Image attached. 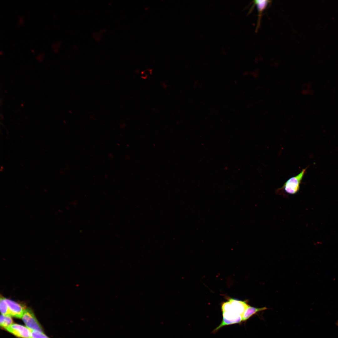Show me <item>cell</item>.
<instances>
[{"label":"cell","mask_w":338,"mask_h":338,"mask_svg":"<svg viewBox=\"0 0 338 338\" xmlns=\"http://www.w3.org/2000/svg\"><path fill=\"white\" fill-rule=\"evenodd\" d=\"M267 309V308L266 307L258 308L252 307L248 305L242 315V321H245L257 312Z\"/></svg>","instance_id":"8992f818"},{"label":"cell","mask_w":338,"mask_h":338,"mask_svg":"<svg viewBox=\"0 0 338 338\" xmlns=\"http://www.w3.org/2000/svg\"><path fill=\"white\" fill-rule=\"evenodd\" d=\"M8 331L20 338H30L31 330L21 325L13 323L6 329Z\"/></svg>","instance_id":"3957f363"},{"label":"cell","mask_w":338,"mask_h":338,"mask_svg":"<svg viewBox=\"0 0 338 338\" xmlns=\"http://www.w3.org/2000/svg\"><path fill=\"white\" fill-rule=\"evenodd\" d=\"M306 169L307 168L302 169L298 175L290 178L281 187L277 190H283L286 193L289 194L297 193L299 190L300 185Z\"/></svg>","instance_id":"6da1fadb"},{"label":"cell","mask_w":338,"mask_h":338,"mask_svg":"<svg viewBox=\"0 0 338 338\" xmlns=\"http://www.w3.org/2000/svg\"><path fill=\"white\" fill-rule=\"evenodd\" d=\"M242 321V316L233 320H228L223 318V320L220 324L213 330L212 332L213 333H216L219 329L224 326L240 323Z\"/></svg>","instance_id":"ba28073f"},{"label":"cell","mask_w":338,"mask_h":338,"mask_svg":"<svg viewBox=\"0 0 338 338\" xmlns=\"http://www.w3.org/2000/svg\"><path fill=\"white\" fill-rule=\"evenodd\" d=\"M22 319L26 326L30 329L43 332L40 325L30 309L26 308Z\"/></svg>","instance_id":"7a4b0ae2"},{"label":"cell","mask_w":338,"mask_h":338,"mask_svg":"<svg viewBox=\"0 0 338 338\" xmlns=\"http://www.w3.org/2000/svg\"><path fill=\"white\" fill-rule=\"evenodd\" d=\"M6 300L8 305L10 315L17 318H22L26 309L25 306L11 300L6 299Z\"/></svg>","instance_id":"277c9868"},{"label":"cell","mask_w":338,"mask_h":338,"mask_svg":"<svg viewBox=\"0 0 338 338\" xmlns=\"http://www.w3.org/2000/svg\"><path fill=\"white\" fill-rule=\"evenodd\" d=\"M0 310L1 314L10 315V312L6 298L1 296L0 300Z\"/></svg>","instance_id":"30bf717a"},{"label":"cell","mask_w":338,"mask_h":338,"mask_svg":"<svg viewBox=\"0 0 338 338\" xmlns=\"http://www.w3.org/2000/svg\"><path fill=\"white\" fill-rule=\"evenodd\" d=\"M270 1L268 0H254L253 1V5H256L258 13V22L256 28L260 25V21L262 13L267 7Z\"/></svg>","instance_id":"52a82bcc"},{"label":"cell","mask_w":338,"mask_h":338,"mask_svg":"<svg viewBox=\"0 0 338 338\" xmlns=\"http://www.w3.org/2000/svg\"><path fill=\"white\" fill-rule=\"evenodd\" d=\"M228 301L230 304V309L228 311H231L236 314L242 315L248 305L245 301H243L232 298H229Z\"/></svg>","instance_id":"5b68a950"},{"label":"cell","mask_w":338,"mask_h":338,"mask_svg":"<svg viewBox=\"0 0 338 338\" xmlns=\"http://www.w3.org/2000/svg\"><path fill=\"white\" fill-rule=\"evenodd\" d=\"M13 324V321L11 315H1L0 317V325L1 327L6 329Z\"/></svg>","instance_id":"9c48e42d"},{"label":"cell","mask_w":338,"mask_h":338,"mask_svg":"<svg viewBox=\"0 0 338 338\" xmlns=\"http://www.w3.org/2000/svg\"><path fill=\"white\" fill-rule=\"evenodd\" d=\"M30 338H49L45 335L43 332L37 330H31Z\"/></svg>","instance_id":"8fae6325"}]
</instances>
